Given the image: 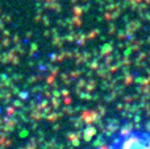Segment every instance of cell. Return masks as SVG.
Segmentation results:
<instances>
[{"label":"cell","mask_w":150,"mask_h":149,"mask_svg":"<svg viewBox=\"0 0 150 149\" xmlns=\"http://www.w3.org/2000/svg\"><path fill=\"white\" fill-rule=\"evenodd\" d=\"M99 149H150V124L120 127L109 135Z\"/></svg>","instance_id":"obj_1"}]
</instances>
